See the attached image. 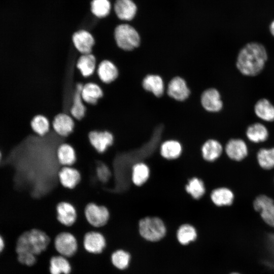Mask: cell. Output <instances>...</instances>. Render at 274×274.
Listing matches in <instances>:
<instances>
[{
    "instance_id": "cell-36",
    "label": "cell",
    "mask_w": 274,
    "mask_h": 274,
    "mask_svg": "<svg viewBox=\"0 0 274 274\" xmlns=\"http://www.w3.org/2000/svg\"><path fill=\"white\" fill-rule=\"evenodd\" d=\"M262 220L274 228V199L267 203L259 212Z\"/></svg>"
},
{
    "instance_id": "cell-32",
    "label": "cell",
    "mask_w": 274,
    "mask_h": 274,
    "mask_svg": "<svg viewBox=\"0 0 274 274\" xmlns=\"http://www.w3.org/2000/svg\"><path fill=\"white\" fill-rule=\"evenodd\" d=\"M149 169L147 165L143 163L135 164L132 167V180L137 186L143 185L148 179Z\"/></svg>"
},
{
    "instance_id": "cell-39",
    "label": "cell",
    "mask_w": 274,
    "mask_h": 274,
    "mask_svg": "<svg viewBox=\"0 0 274 274\" xmlns=\"http://www.w3.org/2000/svg\"><path fill=\"white\" fill-rule=\"evenodd\" d=\"M269 31L271 35L274 37V20L270 24Z\"/></svg>"
},
{
    "instance_id": "cell-37",
    "label": "cell",
    "mask_w": 274,
    "mask_h": 274,
    "mask_svg": "<svg viewBox=\"0 0 274 274\" xmlns=\"http://www.w3.org/2000/svg\"><path fill=\"white\" fill-rule=\"evenodd\" d=\"M18 260L21 264L27 266H32L36 262V255L29 253L17 254Z\"/></svg>"
},
{
    "instance_id": "cell-1",
    "label": "cell",
    "mask_w": 274,
    "mask_h": 274,
    "mask_svg": "<svg viewBox=\"0 0 274 274\" xmlns=\"http://www.w3.org/2000/svg\"><path fill=\"white\" fill-rule=\"evenodd\" d=\"M267 59L268 53L265 46L261 43L252 42L239 50L235 65L243 75L255 77L262 72Z\"/></svg>"
},
{
    "instance_id": "cell-22",
    "label": "cell",
    "mask_w": 274,
    "mask_h": 274,
    "mask_svg": "<svg viewBox=\"0 0 274 274\" xmlns=\"http://www.w3.org/2000/svg\"><path fill=\"white\" fill-rule=\"evenodd\" d=\"M103 96V91L100 87L94 83H88L83 85L81 90V96L85 102L95 105Z\"/></svg>"
},
{
    "instance_id": "cell-4",
    "label": "cell",
    "mask_w": 274,
    "mask_h": 274,
    "mask_svg": "<svg viewBox=\"0 0 274 274\" xmlns=\"http://www.w3.org/2000/svg\"><path fill=\"white\" fill-rule=\"evenodd\" d=\"M114 37L117 46L124 50H133L140 45V37L138 32L127 24L118 25L115 29Z\"/></svg>"
},
{
    "instance_id": "cell-38",
    "label": "cell",
    "mask_w": 274,
    "mask_h": 274,
    "mask_svg": "<svg viewBox=\"0 0 274 274\" xmlns=\"http://www.w3.org/2000/svg\"><path fill=\"white\" fill-rule=\"evenodd\" d=\"M5 247L4 240L3 237L0 235V253L2 252Z\"/></svg>"
},
{
    "instance_id": "cell-18",
    "label": "cell",
    "mask_w": 274,
    "mask_h": 274,
    "mask_svg": "<svg viewBox=\"0 0 274 274\" xmlns=\"http://www.w3.org/2000/svg\"><path fill=\"white\" fill-rule=\"evenodd\" d=\"M137 8L132 0H116L114 4V11L121 20H132L136 13Z\"/></svg>"
},
{
    "instance_id": "cell-30",
    "label": "cell",
    "mask_w": 274,
    "mask_h": 274,
    "mask_svg": "<svg viewBox=\"0 0 274 274\" xmlns=\"http://www.w3.org/2000/svg\"><path fill=\"white\" fill-rule=\"evenodd\" d=\"M181 151V145L176 141H166L161 146V154L166 159H171L178 157L180 155Z\"/></svg>"
},
{
    "instance_id": "cell-34",
    "label": "cell",
    "mask_w": 274,
    "mask_h": 274,
    "mask_svg": "<svg viewBox=\"0 0 274 274\" xmlns=\"http://www.w3.org/2000/svg\"><path fill=\"white\" fill-rule=\"evenodd\" d=\"M130 255L123 250L115 251L112 255L111 261L115 267L119 269H125L129 265Z\"/></svg>"
},
{
    "instance_id": "cell-35",
    "label": "cell",
    "mask_w": 274,
    "mask_h": 274,
    "mask_svg": "<svg viewBox=\"0 0 274 274\" xmlns=\"http://www.w3.org/2000/svg\"><path fill=\"white\" fill-rule=\"evenodd\" d=\"M185 189L186 191L195 199L201 197L205 192L203 183L197 178H193L190 180Z\"/></svg>"
},
{
    "instance_id": "cell-42",
    "label": "cell",
    "mask_w": 274,
    "mask_h": 274,
    "mask_svg": "<svg viewBox=\"0 0 274 274\" xmlns=\"http://www.w3.org/2000/svg\"><path fill=\"white\" fill-rule=\"evenodd\" d=\"M273 182H274V179H273Z\"/></svg>"
},
{
    "instance_id": "cell-23",
    "label": "cell",
    "mask_w": 274,
    "mask_h": 274,
    "mask_svg": "<svg viewBox=\"0 0 274 274\" xmlns=\"http://www.w3.org/2000/svg\"><path fill=\"white\" fill-rule=\"evenodd\" d=\"M256 160L259 166L265 170L274 168V147L261 148L256 153Z\"/></svg>"
},
{
    "instance_id": "cell-17",
    "label": "cell",
    "mask_w": 274,
    "mask_h": 274,
    "mask_svg": "<svg viewBox=\"0 0 274 274\" xmlns=\"http://www.w3.org/2000/svg\"><path fill=\"white\" fill-rule=\"evenodd\" d=\"M255 115L261 120L267 122H274V105L267 98L258 100L254 106Z\"/></svg>"
},
{
    "instance_id": "cell-16",
    "label": "cell",
    "mask_w": 274,
    "mask_h": 274,
    "mask_svg": "<svg viewBox=\"0 0 274 274\" xmlns=\"http://www.w3.org/2000/svg\"><path fill=\"white\" fill-rule=\"evenodd\" d=\"M52 126L58 135L66 136L73 132L75 123L71 116L64 113H60L54 117Z\"/></svg>"
},
{
    "instance_id": "cell-11",
    "label": "cell",
    "mask_w": 274,
    "mask_h": 274,
    "mask_svg": "<svg viewBox=\"0 0 274 274\" xmlns=\"http://www.w3.org/2000/svg\"><path fill=\"white\" fill-rule=\"evenodd\" d=\"M72 40L74 46L81 53H91L95 41L89 31L86 30H78L73 34Z\"/></svg>"
},
{
    "instance_id": "cell-29",
    "label": "cell",
    "mask_w": 274,
    "mask_h": 274,
    "mask_svg": "<svg viewBox=\"0 0 274 274\" xmlns=\"http://www.w3.org/2000/svg\"><path fill=\"white\" fill-rule=\"evenodd\" d=\"M177 237L181 245H187L196 239L197 232L195 228L191 225L183 224L177 230Z\"/></svg>"
},
{
    "instance_id": "cell-31",
    "label": "cell",
    "mask_w": 274,
    "mask_h": 274,
    "mask_svg": "<svg viewBox=\"0 0 274 274\" xmlns=\"http://www.w3.org/2000/svg\"><path fill=\"white\" fill-rule=\"evenodd\" d=\"M30 125L32 131L40 136L45 135L50 129L48 119L42 115L34 116L30 121Z\"/></svg>"
},
{
    "instance_id": "cell-2",
    "label": "cell",
    "mask_w": 274,
    "mask_h": 274,
    "mask_svg": "<svg viewBox=\"0 0 274 274\" xmlns=\"http://www.w3.org/2000/svg\"><path fill=\"white\" fill-rule=\"evenodd\" d=\"M49 243L50 238L45 232L33 228L19 235L16 243V252L17 254L29 253L36 256L44 251Z\"/></svg>"
},
{
    "instance_id": "cell-14",
    "label": "cell",
    "mask_w": 274,
    "mask_h": 274,
    "mask_svg": "<svg viewBox=\"0 0 274 274\" xmlns=\"http://www.w3.org/2000/svg\"><path fill=\"white\" fill-rule=\"evenodd\" d=\"M167 91L169 96L179 101L185 100L190 94L185 81L179 77L172 79L168 85Z\"/></svg>"
},
{
    "instance_id": "cell-27",
    "label": "cell",
    "mask_w": 274,
    "mask_h": 274,
    "mask_svg": "<svg viewBox=\"0 0 274 274\" xmlns=\"http://www.w3.org/2000/svg\"><path fill=\"white\" fill-rule=\"evenodd\" d=\"M83 85L79 83L76 86V90L75 93L73 104L71 109L72 116L77 120H81L85 116L86 108L83 102L81 96V90Z\"/></svg>"
},
{
    "instance_id": "cell-41",
    "label": "cell",
    "mask_w": 274,
    "mask_h": 274,
    "mask_svg": "<svg viewBox=\"0 0 274 274\" xmlns=\"http://www.w3.org/2000/svg\"><path fill=\"white\" fill-rule=\"evenodd\" d=\"M231 274H239V273H236V272H234V273H231Z\"/></svg>"
},
{
    "instance_id": "cell-24",
    "label": "cell",
    "mask_w": 274,
    "mask_h": 274,
    "mask_svg": "<svg viewBox=\"0 0 274 274\" xmlns=\"http://www.w3.org/2000/svg\"><path fill=\"white\" fill-rule=\"evenodd\" d=\"M142 85L146 90L151 92L156 96L160 97L163 93V81L158 75H147L143 79Z\"/></svg>"
},
{
    "instance_id": "cell-25",
    "label": "cell",
    "mask_w": 274,
    "mask_h": 274,
    "mask_svg": "<svg viewBox=\"0 0 274 274\" xmlns=\"http://www.w3.org/2000/svg\"><path fill=\"white\" fill-rule=\"evenodd\" d=\"M201 151L203 158L206 160L212 161L221 156L223 148L218 141L209 140L203 144Z\"/></svg>"
},
{
    "instance_id": "cell-26",
    "label": "cell",
    "mask_w": 274,
    "mask_h": 274,
    "mask_svg": "<svg viewBox=\"0 0 274 274\" xmlns=\"http://www.w3.org/2000/svg\"><path fill=\"white\" fill-rule=\"evenodd\" d=\"M95 66V57L91 53L82 54L77 62V68L85 77H89L93 74Z\"/></svg>"
},
{
    "instance_id": "cell-20",
    "label": "cell",
    "mask_w": 274,
    "mask_h": 274,
    "mask_svg": "<svg viewBox=\"0 0 274 274\" xmlns=\"http://www.w3.org/2000/svg\"><path fill=\"white\" fill-rule=\"evenodd\" d=\"M212 201L219 207L231 206L234 200L233 192L227 187H220L214 190L211 195Z\"/></svg>"
},
{
    "instance_id": "cell-28",
    "label": "cell",
    "mask_w": 274,
    "mask_h": 274,
    "mask_svg": "<svg viewBox=\"0 0 274 274\" xmlns=\"http://www.w3.org/2000/svg\"><path fill=\"white\" fill-rule=\"evenodd\" d=\"M49 270L51 274H70L71 266L65 257L55 256L50 259Z\"/></svg>"
},
{
    "instance_id": "cell-13",
    "label": "cell",
    "mask_w": 274,
    "mask_h": 274,
    "mask_svg": "<svg viewBox=\"0 0 274 274\" xmlns=\"http://www.w3.org/2000/svg\"><path fill=\"white\" fill-rule=\"evenodd\" d=\"M58 179L62 186L74 189L80 183L81 176L76 168L70 166H63L59 171Z\"/></svg>"
},
{
    "instance_id": "cell-21",
    "label": "cell",
    "mask_w": 274,
    "mask_h": 274,
    "mask_svg": "<svg viewBox=\"0 0 274 274\" xmlns=\"http://www.w3.org/2000/svg\"><path fill=\"white\" fill-rule=\"evenodd\" d=\"M56 155L59 163L63 166H71L76 161V153L70 144L63 143L57 149Z\"/></svg>"
},
{
    "instance_id": "cell-9",
    "label": "cell",
    "mask_w": 274,
    "mask_h": 274,
    "mask_svg": "<svg viewBox=\"0 0 274 274\" xmlns=\"http://www.w3.org/2000/svg\"><path fill=\"white\" fill-rule=\"evenodd\" d=\"M57 220L62 225L71 226L76 221L77 214L75 207L67 201H61L56 207Z\"/></svg>"
},
{
    "instance_id": "cell-12",
    "label": "cell",
    "mask_w": 274,
    "mask_h": 274,
    "mask_svg": "<svg viewBox=\"0 0 274 274\" xmlns=\"http://www.w3.org/2000/svg\"><path fill=\"white\" fill-rule=\"evenodd\" d=\"M85 250L91 253H100L106 247V239L104 235L96 231H90L85 234L83 241Z\"/></svg>"
},
{
    "instance_id": "cell-15",
    "label": "cell",
    "mask_w": 274,
    "mask_h": 274,
    "mask_svg": "<svg viewBox=\"0 0 274 274\" xmlns=\"http://www.w3.org/2000/svg\"><path fill=\"white\" fill-rule=\"evenodd\" d=\"M245 134L247 139L251 143L259 144L268 140L269 132L264 124L260 122H255L248 125Z\"/></svg>"
},
{
    "instance_id": "cell-6",
    "label": "cell",
    "mask_w": 274,
    "mask_h": 274,
    "mask_svg": "<svg viewBox=\"0 0 274 274\" xmlns=\"http://www.w3.org/2000/svg\"><path fill=\"white\" fill-rule=\"evenodd\" d=\"M55 248L57 251L64 257H71L76 252L77 241L73 234L67 232L59 233L54 240Z\"/></svg>"
},
{
    "instance_id": "cell-33",
    "label": "cell",
    "mask_w": 274,
    "mask_h": 274,
    "mask_svg": "<svg viewBox=\"0 0 274 274\" xmlns=\"http://www.w3.org/2000/svg\"><path fill=\"white\" fill-rule=\"evenodd\" d=\"M111 6L109 0H92L91 2V11L93 14L98 18L107 16L111 11Z\"/></svg>"
},
{
    "instance_id": "cell-3",
    "label": "cell",
    "mask_w": 274,
    "mask_h": 274,
    "mask_svg": "<svg viewBox=\"0 0 274 274\" xmlns=\"http://www.w3.org/2000/svg\"><path fill=\"white\" fill-rule=\"evenodd\" d=\"M141 235L150 242H157L165 235L166 228L163 221L157 217H146L141 219L139 224Z\"/></svg>"
},
{
    "instance_id": "cell-7",
    "label": "cell",
    "mask_w": 274,
    "mask_h": 274,
    "mask_svg": "<svg viewBox=\"0 0 274 274\" xmlns=\"http://www.w3.org/2000/svg\"><path fill=\"white\" fill-rule=\"evenodd\" d=\"M225 150L228 158L236 162L242 161L249 154L248 146L244 140L241 138L230 139L226 144Z\"/></svg>"
},
{
    "instance_id": "cell-40",
    "label": "cell",
    "mask_w": 274,
    "mask_h": 274,
    "mask_svg": "<svg viewBox=\"0 0 274 274\" xmlns=\"http://www.w3.org/2000/svg\"><path fill=\"white\" fill-rule=\"evenodd\" d=\"M2 153H1V152L0 151V162H1V160H2Z\"/></svg>"
},
{
    "instance_id": "cell-5",
    "label": "cell",
    "mask_w": 274,
    "mask_h": 274,
    "mask_svg": "<svg viewBox=\"0 0 274 274\" xmlns=\"http://www.w3.org/2000/svg\"><path fill=\"white\" fill-rule=\"evenodd\" d=\"M84 215L88 222L95 227L104 226L110 218L108 208L94 202H89L86 206Z\"/></svg>"
},
{
    "instance_id": "cell-8",
    "label": "cell",
    "mask_w": 274,
    "mask_h": 274,
    "mask_svg": "<svg viewBox=\"0 0 274 274\" xmlns=\"http://www.w3.org/2000/svg\"><path fill=\"white\" fill-rule=\"evenodd\" d=\"M88 140L98 153H103L113 144L114 136L108 131L93 130L89 133Z\"/></svg>"
},
{
    "instance_id": "cell-19",
    "label": "cell",
    "mask_w": 274,
    "mask_h": 274,
    "mask_svg": "<svg viewBox=\"0 0 274 274\" xmlns=\"http://www.w3.org/2000/svg\"><path fill=\"white\" fill-rule=\"evenodd\" d=\"M97 72L100 80L107 84L115 80L118 76L116 66L108 60H104L99 63Z\"/></svg>"
},
{
    "instance_id": "cell-10",
    "label": "cell",
    "mask_w": 274,
    "mask_h": 274,
    "mask_svg": "<svg viewBox=\"0 0 274 274\" xmlns=\"http://www.w3.org/2000/svg\"><path fill=\"white\" fill-rule=\"evenodd\" d=\"M201 102L205 110L211 112H219L223 108L221 95L215 88L208 89L202 93Z\"/></svg>"
}]
</instances>
